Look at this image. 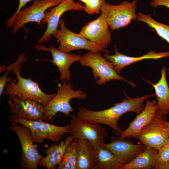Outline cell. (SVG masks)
Listing matches in <instances>:
<instances>
[{
    "label": "cell",
    "instance_id": "13",
    "mask_svg": "<svg viewBox=\"0 0 169 169\" xmlns=\"http://www.w3.org/2000/svg\"><path fill=\"white\" fill-rule=\"evenodd\" d=\"M109 27L104 15L101 13L97 18L85 24L79 34L98 47L104 49L107 48L111 40Z\"/></svg>",
    "mask_w": 169,
    "mask_h": 169
},
{
    "label": "cell",
    "instance_id": "32",
    "mask_svg": "<svg viewBox=\"0 0 169 169\" xmlns=\"http://www.w3.org/2000/svg\"><path fill=\"white\" fill-rule=\"evenodd\" d=\"M166 169H169V164L166 167Z\"/></svg>",
    "mask_w": 169,
    "mask_h": 169
},
{
    "label": "cell",
    "instance_id": "4",
    "mask_svg": "<svg viewBox=\"0 0 169 169\" xmlns=\"http://www.w3.org/2000/svg\"><path fill=\"white\" fill-rule=\"evenodd\" d=\"M8 119L11 123L19 124L27 127L30 130L34 142L42 143L45 140H49L57 143L65 134L69 133L70 125L59 126L44 121L30 120L18 118L12 115Z\"/></svg>",
    "mask_w": 169,
    "mask_h": 169
},
{
    "label": "cell",
    "instance_id": "30",
    "mask_svg": "<svg viewBox=\"0 0 169 169\" xmlns=\"http://www.w3.org/2000/svg\"><path fill=\"white\" fill-rule=\"evenodd\" d=\"M166 127L169 131V122L167 121L166 122Z\"/></svg>",
    "mask_w": 169,
    "mask_h": 169
},
{
    "label": "cell",
    "instance_id": "8",
    "mask_svg": "<svg viewBox=\"0 0 169 169\" xmlns=\"http://www.w3.org/2000/svg\"><path fill=\"white\" fill-rule=\"evenodd\" d=\"M166 120V115L157 112L154 118L141 130L136 139L146 147L158 150L169 138Z\"/></svg>",
    "mask_w": 169,
    "mask_h": 169
},
{
    "label": "cell",
    "instance_id": "25",
    "mask_svg": "<svg viewBox=\"0 0 169 169\" xmlns=\"http://www.w3.org/2000/svg\"><path fill=\"white\" fill-rule=\"evenodd\" d=\"M77 139L75 138L67 147L58 169H76Z\"/></svg>",
    "mask_w": 169,
    "mask_h": 169
},
{
    "label": "cell",
    "instance_id": "26",
    "mask_svg": "<svg viewBox=\"0 0 169 169\" xmlns=\"http://www.w3.org/2000/svg\"><path fill=\"white\" fill-rule=\"evenodd\" d=\"M169 164V138L158 150L155 169H166Z\"/></svg>",
    "mask_w": 169,
    "mask_h": 169
},
{
    "label": "cell",
    "instance_id": "18",
    "mask_svg": "<svg viewBox=\"0 0 169 169\" xmlns=\"http://www.w3.org/2000/svg\"><path fill=\"white\" fill-rule=\"evenodd\" d=\"M103 57L112 64L115 71L119 74L122 69L134 63L145 59L156 60L169 57V51L157 53L152 50L143 56L136 57L124 55L116 49L114 54L111 55L105 53Z\"/></svg>",
    "mask_w": 169,
    "mask_h": 169
},
{
    "label": "cell",
    "instance_id": "14",
    "mask_svg": "<svg viewBox=\"0 0 169 169\" xmlns=\"http://www.w3.org/2000/svg\"><path fill=\"white\" fill-rule=\"evenodd\" d=\"M8 104L11 115L13 116L27 120L44 121V106L38 102L9 96Z\"/></svg>",
    "mask_w": 169,
    "mask_h": 169
},
{
    "label": "cell",
    "instance_id": "19",
    "mask_svg": "<svg viewBox=\"0 0 169 169\" xmlns=\"http://www.w3.org/2000/svg\"><path fill=\"white\" fill-rule=\"evenodd\" d=\"M77 139L76 169H97L96 148L87 140Z\"/></svg>",
    "mask_w": 169,
    "mask_h": 169
},
{
    "label": "cell",
    "instance_id": "11",
    "mask_svg": "<svg viewBox=\"0 0 169 169\" xmlns=\"http://www.w3.org/2000/svg\"><path fill=\"white\" fill-rule=\"evenodd\" d=\"M85 6L74 0H61L57 5L48 9L45 14L41 23H47V28L43 35L38 41V43H43L49 41L51 38V35L54 36L58 30L60 18L65 12L70 10L83 11Z\"/></svg>",
    "mask_w": 169,
    "mask_h": 169
},
{
    "label": "cell",
    "instance_id": "31",
    "mask_svg": "<svg viewBox=\"0 0 169 169\" xmlns=\"http://www.w3.org/2000/svg\"><path fill=\"white\" fill-rule=\"evenodd\" d=\"M79 0L81 1V2L85 3L87 0Z\"/></svg>",
    "mask_w": 169,
    "mask_h": 169
},
{
    "label": "cell",
    "instance_id": "10",
    "mask_svg": "<svg viewBox=\"0 0 169 169\" xmlns=\"http://www.w3.org/2000/svg\"><path fill=\"white\" fill-rule=\"evenodd\" d=\"M59 25L60 29L57 30L54 37L59 43L58 49L59 51L69 53L71 51L85 49L94 52L103 51L109 53L108 51L101 49L94 44L79 33L69 30L66 27L62 18L60 20Z\"/></svg>",
    "mask_w": 169,
    "mask_h": 169
},
{
    "label": "cell",
    "instance_id": "27",
    "mask_svg": "<svg viewBox=\"0 0 169 169\" xmlns=\"http://www.w3.org/2000/svg\"><path fill=\"white\" fill-rule=\"evenodd\" d=\"M105 0H87L85 4V12L88 14L99 13Z\"/></svg>",
    "mask_w": 169,
    "mask_h": 169
},
{
    "label": "cell",
    "instance_id": "1",
    "mask_svg": "<svg viewBox=\"0 0 169 169\" xmlns=\"http://www.w3.org/2000/svg\"><path fill=\"white\" fill-rule=\"evenodd\" d=\"M126 99L120 103H116L109 108L100 111H93L84 107H79L76 113L80 119L91 123L104 125L110 127L117 136H120L123 131L118 126L120 116L129 112H133L137 115L144 110V101L154 96V94L146 95L136 98L130 97L125 94Z\"/></svg>",
    "mask_w": 169,
    "mask_h": 169
},
{
    "label": "cell",
    "instance_id": "6",
    "mask_svg": "<svg viewBox=\"0 0 169 169\" xmlns=\"http://www.w3.org/2000/svg\"><path fill=\"white\" fill-rule=\"evenodd\" d=\"M137 0H133L130 2L124 1L117 5L106 2L103 4L100 11L111 30L125 27L132 20H137Z\"/></svg>",
    "mask_w": 169,
    "mask_h": 169
},
{
    "label": "cell",
    "instance_id": "9",
    "mask_svg": "<svg viewBox=\"0 0 169 169\" xmlns=\"http://www.w3.org/2000/svg\"><path fill=\"white\" fill-rule=\"evenodd\" d=\"M70 117L69 133L74 139L87 140L96 148L104 142L107 131L101 125L90 123L75 115Z\"/></svg>",
    "mask_w": 169,
    "mask_h": 169
},
{
    "label": "cell",
    "instance_id": "20",
    "mask_svg": "<svg viewBox=\"0 0 169 169\" xmlns=\"http://www.w3.org/2000/svg\"><path fill=\"white\" fill-rule=\"evenodd\" d=\"M74 139V137L70 135L58 145L52 144L45 151L46 156L42 158L39 166L48 169H55L56 166L61 161L67 147Z\"/></svg>",
    "mask_w": 169,
    "mask_h": 169
},
{
    "label": "cell",
    "instance_id": "22",
    "mask_svg": "<svg viewBox=\"0 0 169 169\" xmlns=\"http://www.w3.org/2000/svg\"><path fill=\"white\" fill-rule=\"evenodd\" d=\"M158 152L155 148L146 147L134 159L123 165L121 169H154Z\"/></svg>",
    "mask_w": 169,
    "mask_h": 169
},
{
    "label": "cell",
    "instance_id": "24",
    "mask_svg": "<svg viewBox=\"0 0 169 169\" xmlns=\"http://www.w3.org/2000/svg\"><path fill=\"white\" fill-rule=\"evenodd\" d=\"M137 20L146 23L149 27L153 29L160 37L169 44V25L157 21L150 14L141 13L137 14Z\"/></svg>",
    "mask_w": 169,
    "mask_h": 169
},
{
    "label": "cell",
    "instance_id": "17",
    "mask_svg": "<svg viewBox=\"0 0 169 169\" xmlns=\"http://www.w3.org/2000/svg\"><path fill=\"white\" fill-rule=\"evenodd\" d=\"M157 112L156 101L148 100L145 108L129 124L128 127L123 131L120 137L136 138L141 130L154 118Z\"/></svg>",
    "mask_w": 169,
    "mask_h": 169
},
{
    "label": "cell",
    "instance_id": "15",
    "mask_svg": "<svg viewBox=\"0 0 169 169\" xmlns=\"http://www.w3.org/2000/svg\"><path fill=\"white\" fill-rule=\"evenodd\" d=\"M126 138L111 136L110 143L104 142L101 145L126 163L134 159L146 147L141 142L134 144L130 138Z\"/></svg>",
    "mask_w": 169,
    "mask_h": 169
},
{
    "label": "cell",
    "instance_id": "2",
    "mask_svg": "<svg viewBox=\"0 0 169 169\" xmlns=\"http://www.w3.org/2000/svg\"><path fill=\"white\" fill-rule=\"evenodd\" d=\"M26 61L25 54L22 52L14 63L6 68L7 72L4 75L8 77L9 72L12 70L16 76L17 82L6 85L3 94L14 96L22 99H31L38 102L44 106L54 97L56 94H45L40 88L39 84L30 78L25 79L20 74L22 63Z\"/></svg>",
    "mask_w": 169,
    "mask_h": 169
},
{
    "label": "cell",
    "instance_id": "3",
    "mask_svg": "<svg viewBox=\"0 0 169 169\" xmlns=\"http://www.w3.org/2000/svg\"><path fill=\"white\" fill-rule=\"evenodd\" d=\"M87 98L86 94L80 89L74 90L69 81H63L62 84H59L57 93L44 106L43 120L52 122L54 117L59 112L65 116H70V113L74 109L70 104V100L74 98L85 100Z\"/></svg>",
    "mask_w": 169,
    "mask_h": 169
},
{
    "label": "cell",
    "instance_id": "28",
    "mask_svg": "<svg viewBox=\"0 0 169 169\" xmlns=\"http://www.w3.org/2000/svg\"><path fill=\"white\" fill-rule=\"evenodd\" d=\"M33 0H19V5L17 10L13 15L11 18L7 19L5 22L6 26L9 28L13 27V19L16 15L26 4Z\"/></svg>",
    "mask_w": 169,
    "mask_h": 169
},
{
    "label": "cell",
    "instance_id": "29",
    "mask_svg": "<svg viewBox=\"0 0 169 169\" xmlns=\"http://www.w3.org/2000/svg\"><path fill=\"white\" fill-rule=\"evenodd\" d=\"M150 5L155 8L163 6L169 9V0H151Z\"/></svg>",
    "mask_w": 169,
    "mask_h": 169
},
{
    "label": "cell",
    "instance_id": "7",
    "mask_svg": "<svg viewBox=\"0 0 169 169\" xmlns=\"http://www.w3.org/2000/svg\"><path fill=\"white\" fill-rule=\"evenodd\" d=\"M9 129L17 136L21 147L19 162L22 169H37L43 157L35 146L29 129L25 126L12 123Z\"/></svg>",
    "mask_w": 169,
    "mask_h": 169
},
{
    "label": "cell",
    "instance_id": "5",
    "mask_svg": "<svg viewBox=\"0 0 169 169\" xmlns=\"http://www.w3.org/2000/svg\"><path fill=\"white\" fill-rule=\"evenodd\" d=\"M79 61L82 66L89 67L92 69L94 78L98 85H102L112 80H119L125 81L133 87L136 86L133 82L118 75L112 64L103 57L100 52L89 51L82 56Z\"/></svg>",
    "mask_w": 169,
    "mask_h": 169
},
{
    "label": "cell",
    "instance_id": "23",
    "mask_svg": "<svg viewBox=\"0 0 169 169\" xmlns=\"http://www.w3.org/2000/svg\"><path fill=\"white\" fill-rule=\"evenodd\" d=\"M97 169H121L125 163L102 145L96 148Z\"/></svg>",
    "mask_w": 169,
    "mask_h": 169
},
{
    "label": "cell",
    "instance_id": "21",
    "mask_svg": "<svg viewBox=\"0 0 169 169\" xmlns=\"http://www.w3.org/2000/svg\"><path fill=\"white\" fill-rule=\"evenodd\" d=\"M166 68L161 70L160 80L155 84L148 82L154 87L157 100V112L163 115L169 113V87L167 83Z\"/></svg>",
    "mask_w": 169,
    "mask_h": 169
},
{
    "label": "cell",
    "instance_id": "16",
    "mask_svg": "<svg viewBox=\"0 0 169 169\" xmlns=\"http://www.w3.org/2000/svg\"><path fill=\"white\" fill-rule=\"evenodd\" d=\"M36 48L38 52L42 50L49 51L51 53L52 59L46 61L52 63L57 66L60 73L59 78L61 81L70 80L71 72L69 69V67L73 63L80 60L82 57L81 55L63 52L52 46L47 48L45 46L38 44L36 46Z\"/></svg>",
    "mask_w": 169,
    "mask_h": 169
},
{
    "label": "cell",
    "instance_id": "12",
    "mask_svg": "<svg viewBox=\"0 0 169 169\" xmlns=\"http://www.w3.org/2000/svg\"><path fill=\"white\" fill-rule=\"evenodd\" d=\"M61 0H34L29 7L23 8L17 14L13 21L12 33L14 34L28 22L37 23L41 26L47 10L59 3Z\"/></svg>",
    "mask_w": 169,
    "mask_h": 169
}]
</instances>
